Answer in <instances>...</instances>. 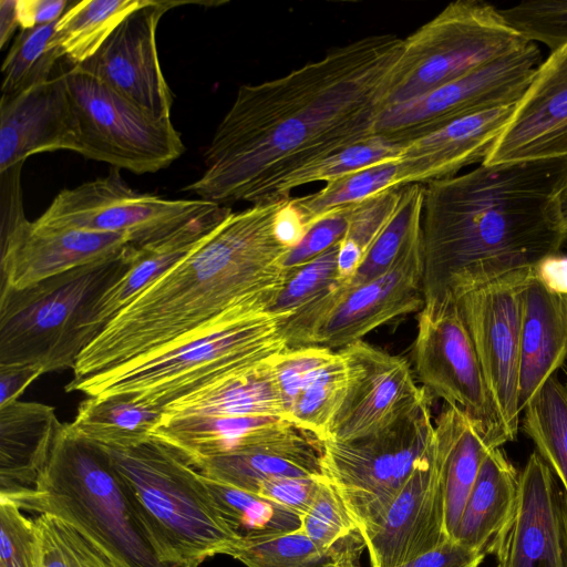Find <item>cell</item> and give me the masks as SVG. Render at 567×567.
<instances>
[{
  "label": "cell",
  "mask_w": 567,
  "mask_h": 567,
  "mask_svg": "<svg viewBox=\"0 0 567 567\" xmlns=\"http://www.w3.org/2000/svg\"><path fill=\"white\" fill-rule=\"evenodd\" d=\"M218 204L203 199H165L132 189L120 169L64 188L33 223L51 229H80L126 236L136 247L162 240Z\"/></svg>",
  "instance_id": "12"
},
{
  "label": "cell",
  "mask_w": 567,
  "mask_h": 567,
  "mask_svg": "<svg viewBox=\"0 0 567 567\" xmlns=\"http://www.w3.org/2000/svg\"><path fill=\"white\" fill-rule=\"evenodd\" d=\"M151 0L72 1L59 19L55 42L63 56L74 65L89 60L132 12Z\"/></svg>",
  "instance_id": "34"
},
{
  "label": "cell",
  "mask_w": 567,
  "mask_h": 567,
  "mask_svg": "<svg viewBox=\"0 0 567 567\" xmlns=\"http://www.w3.org/2000/svg\"><path fill=\"white\" fill-rule=\"evenodd\" d=\"M567 157L487 165L425 186L424 303L455 301L559 254Z\"/></svg>",
  "instance_id": "2"
},
{
  "label": "cell",
  "mask_w": 567,
  "mask_h": 567,
  "mask_svg": "<svg viewBox=\"0 0 567 567\" xmlns=\"http://www.w3.org/2000/svg\"><path fill=\"white\" fill-rule=\"evenodd\" d=\"M323 477L282 476L262 482L257 495L301 516L309 509Z\"/></svg>",
  "instance_id": "50"
},
{
  "label": "cell",
  "mask_w": 567,
  "mask_h": 567,
  "mask_svg": "<svg viewBox=\"0 0 567 567\" xmlns=\"http://www.w3.org/2000/svg\"><path fill=\"white\" fill-rule=\"evenodd\" d=\"M190 465L207 477L254 494L262 482L275 477H324L321 442L305 431L244 452L198 460Z\"/></svg>",
  "instance_id": "30"
},
{
  "label": "cell",
  "mask_w": 567,
  "mask_h": 567,
  "mask_svg": "<svg viewBox=\"0 0 567 567\" xmlns=\"http://www.w3.org/2000/svg\"><path fill=\"white\" fill-rule=\"evenodd\" d=\"M34 523L39 567H114L101 550L66 522L40 514Z\"/></svg>",
  "instance_id": "42"
},
{
  "label": "cell",
  "mask_w": 567,
  "mask_h": 567,
  "mask_svg": "<svg viewBox=\"0 0 567 567\" xmlns=\"http://www.w3.org/2000/svg\"><path fill=\"white\" fill-rule=\"evenodd\" d=\"M403 39L369 35L288 74L241 85L204 154L202 176L183 187L200 199L268 202L291 173L374 135Z\"/></svg>",
  "instance_id": "1"
},
{
  "label": "cell",
  "mask_w": 567,
  "mask_h": 567,
  "mask_svg": "<svg viewBox=\"0 0 567 567\" xmlns=\"http://www.w3.org/2000/svg\"><path fill=\"white\" fill-rule=\"evenodd\" d=\"M352 207L337 210L312 225L302 240L288 252L284 261L285 271L306 264L338 244L346 235Z\"/></svg>",
  "instance_id": "49"
},
{
  "label": "cell",
  "mask_w": 567,
  "mask_h": 567,
  "mask_svg": "<svg viewBox=\"0 0 567 567\" xmlns=\"http://www.w3.org/2000/svg\"><path fill=\"white\" fill-rule=\"evenodd\" d=\"M485 555L455 539H446L439 547L399 567H480Z\"/></svg>",
  "instance_id": "51"
},
{
  "label": "cell",
  "mask_w": 567,
  "mask_h": 567,
  "mask_svg": "<svg viewBox=\"0 0 567 567\" xmlns=\"http://www.w3.org/2000/svg\"><path fill=\"white\" fill-rule=\"evenodd\" d=\"M518 482L519 473L501 447L491 451L468 494L454 539L486 555L514 511Z\"/></svg>",
  "instance_id": "31"
},
{
  "label": "cell",
  "mask_w": 567,
  "mask_h": 567,
  "mask_svg": "<svg viewBox=\"0 0 567 567\" xmlns=\"http://www.w3.org/2000/svg\"><path fill=\"white\" fill-rule=\"evenodd\" d=\"M348 384V367L338 350L334 358L302 384L287 411V420L298 429L324 441Z\"/></svg>",
  "instance_id": "38"
},
{
  "label": "cell",
  "mask_w": 567,
  "mask_h": 567,
  "mask_svg": "<svg viewBox=\"0 0 567 567\" xmlns=\"http://www.w3.org/2000/svg\"><path fill=\"white\" fill-rule=\"evenodd\" d=\"M336 353V350L313 346L285 349L272 357L275 373L285 401L286 419L289 405L306 380L330 362Z\"/></svg>",
  "instance_id": "48"
},
{
  "label": "cell",
  "mask_w": 567,
  "mask_h": 567,
  "mask_svg": "<svg viewBox=\"0 0 567 567\" xmlns=\"http://www.w3.org/2000/svg\"><path fill=\"white\" fill-rule=\"evenodd\" d=\"M420 209L392 266L379 277L348 287L338 281L313 301L280 319L286 349L340 350L372 330L424 306V252Z\"/></svg>",
  "instance_id": "8"
},
{
  "label": "cell",
  "mask_w": 567,
  "mask_h": 567,
  "mask_svg": "<svg viewBox=\"0 0 567 567\" xmlns=\"http://www.w3.org/2000/svg\"><path fill=\"white\" fill-rule=\"evenodd\" d=\"M276 233L279 240L290 249L296 247L305 237L307 228L289 197L278 213Z\"/></svg>",
  "instance_id": "54"
},
{
  "label": "cell",
  "mask_w": 567,
  "mask_h": 567,
  "mask_svg": "<svg viewBox=\"0 0 567 567\" xmlns=\"http://www.w3.org/2000/svg\"><path fill=\"white\" fill-rule=\"evenodd\" d=\"M339 351L347 362L348 384L324 441H354L378 434L430 400L404 358L362 340Z\"/></svg>",
  "instance_id": "17"
},
{
  "label": "cell",
  "mask_w": 567,
  "mask_h": 567,
  "mask_svg": "<svg viewBox=\"0 0 567 567\" xmlns=\"http://www.w3.org/2000/svg\"><path fill=\"white\" fill-rule=\"evenodd\" d=\"M403 187L385 189L352 207L342 239L358 247L363 258L394 215Z\"/></svg>",
  "instance_id": "47"
},
{
  "label": "cell",
  "mask_w": 567,
  "mask_h": 567,
  "mask_svg": "<svg viewBox=\"0 0 567 567\" xmlns=\"http://www.w3.org/2000/svg\"><path fill=\"white\" fill-rule=\"evenodd\" d=\"M372 567H399L439 547L445 532V496L434 457L420 465L375 524L361 533Z\"/></svg>",
  "instance_id": "21"
},
{
  "label": "cell",
  "mask_w": 567,
  "mask_h": 567,
  "mask_svg": "<svg viewBox=\"0 0 567 567\" xmlns=\"http://www.w3.org/2000/svg\"><path fill=\"white\" fill-rule=\"evenodd\" d=\"M137 247L48 277L0 290V365L30 364L44 373L74 369L89 346L94 307L131 268Z\"/></svg>",
  "instance_id": "6"
},
{
  "label": "cell",
  "mask_w": 567,
  "mask_h": 567,
  "mask_svg": "<svg viewBox=\"0 0 567 567\" xmlns=\"http://www.w3.org/2000/svg\"><path fill=\"white\" fill-rule=\"evenodd\" d=\"M558 199H559L563 216L567 224V174H566L565 181L561 185V188H560V192L558 195Z\"/></svg>",
  "instance_id": "57"
},
{
  "label": "cell",
  "mask_w": 567,
  "mask_h": 567,
  "mask_svg": "<svg viewBox=\"0 0 567 567\" xmlns=\"http://www.w3.org/2000/svg\"><path fill=\"white\" fill-rule=\"evenodd\" d=\"M535 275L549 289L567 295V256L547 257L535 267Z\"/></svg>",
  "instance_id": "55"
},
{
  "label": "cell",
  "mask_w": 567,
  "mask_h": 567,
  "mask_svg": "<svg viewBox=\"0 0 567 567\" xmlns=\"http://www.w3.org/2000/svg\"><path fill=\"white\" fill-rule=\"evenodd\" d=\"M0 567H39L34 519L4 497H0Z\"/></svg>",
  "instance_id": "46"
},
{
  "label": "cell",
  "mask_w": 567,
  "mask_h": 567,
  "mask_svg": "<svg viewBox=\"0 0 567 567\" xmlns=\"http://www.w3.org/2000/svg\"><path fill=\"white\" fill-rule=\"evenodd\" d=\"M502 17L526 40L550 51L567 43V0H530L499 9Z\"/></svg>",
  "instance_id": "44"
},
{
  "label": "cell",
  "mask_w": 567,
  "mask_h": 567,
  "mask_svg": "<svg viewBox=\"0 0 567 567\" xmlns=\"http://www.w3.org/2000/svg\"><path fill=\"white\" fill-rule=\"evenodd\" d=\"M300 529L319 548L328 549L358 527L334 486L323 477L312 504L301 516Z\"/></svg>",
  "instance_id": "45"
},
{
  "label": "cell",
  "mask_w": 567,
  "mask_h": 567,
  "mask_svg": "<svg viewBox=\"0 0 567 567\" xmlns=\"http://www.w3.org/2000/svg\"><path fill=\"white\" fill-rule=\"evenodd\" d=\"M218 509L241 538L299 529L301 519L257 494L203 475Z\"/></svg>",
  "instance_id": "37"
},
{
  "label": "cell",
  "mask_w": 567,
  "mask_h": 567,
  "mask_svg": "<svg viewBox=\"0 0 567 567\" xmlns=\"http://www.w3.org/2000/svg\"><path fill=\"white\" fill-rule=\"evenodd\" d=\"M56 23L21 30L1 66V96L16 95L49 80L54 63L63 56L54 39Z\"/></svg>",
  "instance_id": "39"
},
{
  "label": "cell",
  "mask_w": 567,
  "mask_h": 567,
  "mask_svg": "<svg viewBox=\"0 0 567 567\" xmlns=\"http://www.w3.org/2000/svg\"><path fill=\"white\" fill-rule=\"evenodd\" d=\"M272 357L230 372L173 401L163 409V415L286 419L285 401Z\"/></svg>",
  "instance_id": "29"
},
{
  "label": "cell",
  "mask_w": 567,
  "mask_h": 567,
  "mask_svg": "<svg viewBox=\"0 0 567 567\" xmlns=\"http://www.w3.org/2000/svg\"><path fill=\"white\" fill-rule=\"evenodd\" d=\"M62 424L47 404L16 401L0 408V497L34 487Z\"/></svg>",
  "instance_id": "28"
},
{
  "label": "cell",
  "mask_w": 567,
  "mask_h": 567,
  "mask_svg": "<svg viewBox=\"0 0 567 567\" xmlns=\"http://www.w3.org/2000/svg\"><path fill=\"white\" fill-rule=\"evenodd\" d=\"M231 213L229 207L217 205L168 237L137 247L131 268L96 302L86 327L89 344L137 295L200 245Z\"/></svg>",
  "instance_id": "27"
},
{
  "label": "cell",
  "mask_w": 567,
  "mask_h": 567,
  "mask_svg": "<svg viewBox=\"0 0 567 567\" xmlns=\"http://www.w3.org/2000/svg\"><path fill=\"white\" fill-rule=\"evenodd\" d=\"M79 127L62 73L21 93L1 96L0 173L31 155L79 152Z\"/></svg>",
  "instance_id": "22"
},
{
  "label": "cell",
  "mask_w": 567,
  "mask_h": 567,
  "mask_svg": "<svg viewBox=\"0 0 567 567\" xmlns=\"http://www.w3.org/2000/svg\"><path fill=\"white\" fill-rule=\"evenodd\" d=\"M514 105L501 106L456 120L402 146L398 186L427 184L455 176L483 162L505 125Z\"/></svg>",
  "instance_id": "23"
},
{
  "label": "cell",
  "mask_w": 567,
  "mask_h": 567,
  "mask_svg": "<svg viewBox=\"0 0 567 567\" xmlns=\"http://www.w3.org/2000/svg\"><path fill=\"white\" fill-rule=\"evenodd\" d=\"M8 499L22 511L66 522L114 567H182L165 557L106 449L70 423L60 427L34 487Z\"/></svg>",
  "instance_id": "4"
},
{
  "label": "cell",
  "mask_w": 567,
  "mask_h": 567,
  "mask_svg": "<svg viewBox=\"0 0 567 567\" xmlns=\"http://www.w3.org/2000/svg\"><path fill=\"white\" fill-rule=\"evenodd\" d=\"M526 40L480 0H456L403 39L384 109L422 96L524 45Z\"/></svg>",
  "instance_id": "9"
},
{
  "label": "cell",
  "mask_w": 567,
  "mask_h": 567,
  "mask_svg": "<svg viewBox=\"0 0 567 567\" xmlns=\"http://www.w3.org/2000/svg\"><path fill=\"white\" fill-rule=\"evenodd\" d=\"M19 27L18 0L0 1V48H3Z\"/></svg>",
  "instance_id": "56"
},
{
  "label": "cell",
  "mask_w": 567,
  "mask_h": 567,
  "mask_svg": "<svg viewBox=\"0 0 567 567\" xmlns=\"http://www.w3.org/2000/svg\"><path fill=\"white\" fill-rule=\"evenodd\" d=\"M71 2L68 0H18L19 27L21 30H25L56 22Z\"/></svg>",
  "instance_id": "52"
},
{
  "label": "cell",
  "mask_w": 567,
  "mask_h": 567,
  "mask_svg": "<svg viewBox=\"0 0 567 567\" xmlns=\"http://www.w3.org/2000/svg\"><path fill=\"white\" fill-rule=\"evenodd\" d=\"M399 159L374 164L326 184L320 190L291 197L307 231L323 217L355 206L370 196L398 186Z\"/></svg>",
  "instance_id": "36"
},
{
  "label": "cell",
  "mask_w": 567,
  "mask_h": 567,
  "mask_svg": "<svg viewBox=\"0 0 567 567\" xmlns=\"http://www.w3.org/2000/svg\"><path fill=\"white\" fill-rule=\"evenodd\" d=\"M287 199L231 213L106 324L79 355L66 386L155 352L230 308L259 305L269 311L291 250L276 233Z\"/></svg>",
  "instance_id": "3"
},
{
  "label": "cell",
  "mask_w": 567,
  "mask_h": 567,
  "mask_svg": "<svg viewBox=\"0 0 567 567\" xmlns=\"http://www.w3.org/2000/svg\"><path fill=\"white\" fill-rule=\"evenodd\" d=\"M187 2L151 0L128 14L80 65L157 118H171L173 95L159 64L156 30L162 16Z\"/></svg>",
  "instance_id": "19"
},
{
  "label": "cell",
  "mask_w": 567,
  "mask_h": 567,
  "mask_svg": "<svg viewBox=\"0 0 567 567\" xmlns=\"http://www.w3.org/2000/svg\"><path fill=\"white\" fill-rule=\"evenodd\" d=\"M280 317L259 305L237 306L166 347L71 386L87 396L124 394L162 410L236 370L286 349Z\"/></svg>",
  "instance_id": "5"
},
{
  "label": "cell",
  "mask_w": 567,
  "mask_h": 567,
  "mask_svg": "<svg viewBox=\"0 0 567 567\" xmlns=\"http://www.w3.org/2000/svg\"><path fill=\"white\" fill-rule=\"evenodd\" d=\"M413 364L426 393L455 405L507 443L468 331L454 301L424 303L416 317Z\"/></svg>",
  "instance_id": "15"
},
{
  "label": "cell",
  "mask_w": 567,
  "mask_h": 567,
  "mask_svg": "<svg viewBox=\"0 0 567 567\" xmlns=\"http://www.w3.org/2000/svg\"><path fill=\"white\" fill-rule=\"evenodd\" d=\"M567 157V43L550 51L483 164Z\"/></svg>",
  "instance_id": "20"
},
{
  "label": "cell",
  "mask_w": 567,
  "mask_h": 567,
  "mask_svg": "<svg viewBox=\"0 0 567 567\" xmlns=\"http://www.w3.org/2000/svg\"><path fill=\"white\" fill-rule=\"evenodd\" d=\"M425 186L410 184L403 187L398 208L385 228L367 251L352 278L342 282L348 287L365 284L384 274L393 264L406 238L414 215L423 208Z\"/></svg>",
  "instance_id": "41"
},
{
  "label": "cell",
  "mask_w": 567,
  "mask_h": 567,
  "mask_svg": "<svg viewBox=\"0 0 567 567\" xmlns=\"http://www.w3.org/2000/svg\"><path fill=\"white\" fill-rule=\"evenodd\" d=\"M364 547L359 529L332 547L321 549L299 528L243 537L233 557L247 567H361Z\"/></svg>",
  "instance_id": "32"
},
{
  "label": "cell",
  "mask_w": 567,
  "mask_h": 567,
  "mask_svg": "<svg viewBox=\"0 0 567 567\" xmlns=\"http://www.w3.org/2000/svg\"><path fill=\"white\" fill-rule=\"evenodd\" d=\"M534 268L512 271L454 302L475 349L499 429L507 440L519 427L518 377L524 290Z\"/></svg>",
  "instance_id": "14"
},
{
  "label": "cell",
  "mask_w": 567,
  "mask_h": 567,
  "mask_svg": "<svg viewBox=\"0 0 567 567\" xmlns=\"http://www.w3.org/2000/svg\"><path fill=\"white\" fill-rule=\"evenodd\" d=\"M280 416H165L152 439L165 444L187 463L244 452L299 433Z\"/></svg>",
  "instance_id": "24"
},
{
  "label": "cell",
  "mask_w": 567,
  "mask_h": 567,
  "mask_svg": "<svg viewBox=\"0 0 567 567\" xmlns=\"http://www.w3.org/2000/svg\"><path fill=\"white\" fill-rule=\"evenodd\" d=\"M564 385H565V388H566V390H567V370H566V382H565V384H564Z\"/></svg>",
  "instance_id": "58"
},
{
  "label": "cell",
  "mask_w": 567,
  "mask_h": 567,
  "mask_svg": "<svg viewBox=\"0 0 567 567\" xmlns=\"http://www.w3.org/2000/svg\"><path fill=\"white\" fill-rule=\"evenodd\" d=\"M44 372L30 364L0 365V408L19 401L24 390Z\"/></svg>",
  "instance_id": "53"
},
{
  "label": "cell",
  "mask_w": 567,
  "mask_h": 567,
  "mask_svg": "<svg viewBox=\"0 0 567 567\" xmlns=\"http://www.w3.org/2000/svg\"><path fill=\"white\" fill-rule=\"evenodd\" d=\"M430 400L394 426L354 441L321 442V467L360 533L382 516L412 473L433 454Z\"/></svg>",
  "instance_id": "10"
},
{
  "label": "cell",
  "mask_w": 567,
  "mask_h": 567,
  "mask_svg": "<svg viewBox=\"0 0 567 567\" xmlns=\"http://www.w3.org/2000/svg\"><path fill=\"white\" fill-rule=\"evenodd\" d=\"M1 190V287L24 288L113 257L131 244L122 234L38 227L25 217L21 187Z\"/></svg>",
  "instance_id": "16"
},
{
  "label": "cell",
  "mask_w": 567,
  "mask_h": 567,
  "mask_svg": "<svg viewBox=\"0 0 567 567\" xmlns=\"http://www.w3.org/2000/svg\"><path fill=\"white\" fill-rule=\"evenodd\" d=\"M79 127V154L135 174L167 167L185 151L171 118H157L94 75L62 73Z\"/></svg>",
  "instance_id": "11"
},
{
  "label": "cell",
  "mask_w": 567,
  "mask_h": 567,
  "mask_svg": "<svg viewBox=\"0 0 567 567\" xmlns=\"http://www.w3.org/2000/svg\"><path fill=\"white\" fill-rule=\"evenodd\" d=\"M487 554L496 567H567V495L537 451L519 473L514 511Z\"/></svg>",
  "instance_id": "18"
},
{
  "label": "cell",
  "mask_w": 567,
  "mask_h": 567,
  "mask_svg": "<svg viewBox=\"0 0 567 567\" xmlns=\"http://www.w3.org/2000/svg\"><path fill=\"white\" fill-rule=\"evenodd\" d=\"M402 146L373 135L286 176L274 188L269 200L289 198L290 193L302 185L315 182H326L327 184L374 164L400 158Z\"/></svg>",
  "instance_id": "40"
},
{
  "label": "cell",
  "mask_w": 567,
  "mask_h": 567,
  "mask_svg": "<svg viewBox=\"0 0 567 567\" xmlns=\"http://www.w3.org/2000/svg\"><path fill=\"white\" fill-rule=\"evenodd\" d=\"M502 445L467 412L445 403L434 422V457L444 484L445 532L449 538L454 539L483 461L491 451Z\"/></svg>",
  "instance_id": "26"
},
{
  "label": "cell",
  "mask_w": 567,
  "mask_h": 567,
  "mask_svg": "<svg viewBox=\"0 0 567 567\" xmlns=\"http://www.w3.org/2000/svg\"><path fill=\"white\" fill-rule=\"evenodd\" d=\"M522 426L567 495V390L551 375L523 410Z\"/></svg>",
  "instance_id": "35"
},
{
  "label": "cell",
  "mask_w": 567,
  "mask_h": 567,
  "mask_svg": "<svg viewBox=\"0 0 567 567\" xmlns=\"http://www.w3.org/2000/svg\"><path fill=\"white\" fill-rule=\"evenodd\" d=\"M518 411L567 358V295L545 286L534 274L523 295Z\"/></svg>",
  "instance_id": "25"
},
{
  "label": "cell",
  "mask_w": 567,
  "mask_h": 567,
  "mask_svg": "<svg viewBox=\"0 0 567 567\" xmlns=\"http://www.w3.org/2000/svg\"><path fill=\"white\" fill-rule=\"evenodd\" d=\"M105 449L171 563L198 567L216 555L233 557L241 536L223 517L202 474L179 454L154 439L133 449Z\"/></svg>",
  "instance_id": "7"
},
{
  "label": "cell",
  "mask_w": 567,
  "mask_h": 567,
  "mask_svg": "<svg viewBox=\"0 0 567 567\" xmlns=\"http://www.w3.org/2000/svg\"><path fill=\"white\" fill-rule=\"evenodd\" d=\"M543 60L538 44L528 41L422 96L384 109L374 135L403 145L462 117L514 105Z\"/></svg>",
  "instance_id": "13"
},
{
  "label": "cell",
  "mask_w": 567,
  "mask_h": 567,
  "mask_svg": "<svg viewBox=\"0 0 567 567\" xmlns=\"http://www.w3.org/2000/svg\"><path fill=\"white\" fill-rule=\"evenodd\" d=\"M339 243L306 264L286 271L285 282L269 312L286 317L330 290L339 281Z\"/></svg>",
  "instance_id": "43"
},
{
  "label": "cell",
  "mask_w": 567,
  "mask_h": 567,
  "mask_svg": "<svg viewBox=\"0 0 567 567\" xmlns=\"http://www.w3.org/2000/svg\"><path fill=\"white\" fill-rule=\"evenodd\" d=\"M163 411L136 403L124 394L90 395L76 411L71 427L107 449L127 450L152 440Z\"/></svg>",
  "instance_id": "33"
}]
</instances>
